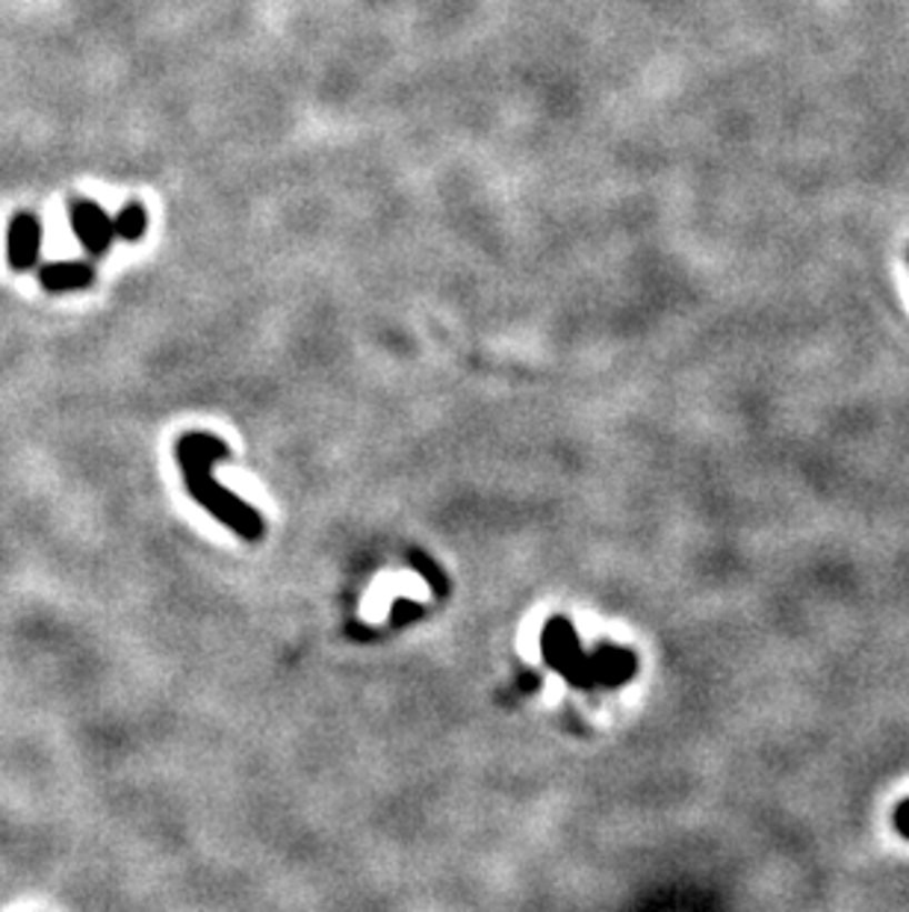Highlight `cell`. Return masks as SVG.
I'll list each match as a JSON object with an SVG mask.
<instances>
[{
  "label": "cell",
  "mask_w": 909,
  "mask_h": 912,
  "mask_svg": "<svg viewBox=\"0 0 909 912\" xmlns=\"http://www.w3.org/2000/svg\"><path fill=\"white\" fill-rule=\"evenodd\" d=\"M543 653L547 662L573 682L576 689H615L636 677L638 659L629 650L602 647L593 655H585L576 641L573 627L565 618L549 620L543 627Z\"/></svg>",
  "instance_id": "obj_2"
},
{
  "label": "cell",
  "mask_w": 909,
  "mask_h": 912,
  "mask_svg": "<svg viewBox=\"0 0 909 912\" xmlns=\"http://www.w3.org/2000/svg\"><path fill=\"white\" fill-rule=\"evenodd\" d=\"M69 219L71 231L78 233V240L83 242V249L89 254H103V251L110 249L112 237H116L112 219L94 201H74L69 210Z\"/></svg>",
  "instance_id": "obj_3"
},
{
  "label": "cell",
  "mask_w": 909,
  "mask_h": 912,
  "mask_svg": "<svg viewBox=\"0 0 909 912\" xmlns=\"http://www.w3.org/2000/svg\"><path fill=\"white\" fill-rule=\"evenodd\" d=\"M39 245H42V224L30 213H21L12 219L7 237L9 251V267L12 269H30L39 258Z\"/></svg>",
  "instance_id": "obj_4"
},
{
  "label": "cell",
  "mask_w": 909,
  "mask_h": 912,
  "mask_svg": "<svg viewBox=\"0 0 909 912\" xmlns=\"http://www.w3.org/2000/svg\"><path fill=\"white\" fill-rule=\"evenodd\" d=\"M42 287L51 293H69L92 284V269L87 263H51L42 269Z\"/></svg>",
  "instance_id": "obj_5"
},
{
  "label": "cell",
  "mask_w": 909,
  "mask_h": 912,
  "mask_svg": "<svg viewBox=\"0 0 909 912\" xmlns=\"http://www.w3.org/2000/svg\"><path fill=\"white\" fill-rule=\"evenodd\" d=\"M228 455H231V449L213 434H207V431H192V434H183L178 440V464H181L189 497L201 508H207L231 532H237L246 541H260L267 534L263 517L249 502H242L240 497L224 491L222 484L213 479V464L219 458Z\"/></svg>",
  "instance_id": "obj_1"
},
{
  "label": "cell",
  "mask_w": 909,
  "mask_h": 912,
  "mask_svg": "<svg viewBox=\"0 0 909 912\" xmlns=\"http://www.w3.org/2000/svg\"><path fill=\"white\" fill-rule=\"evenodd\" d=\"M112 231L119 233L121 240L128 242H137L142 233L148 231V213L146 207L137 204V201H130L128 207H121V213L112 219Z\"/></svg>",
  "instance_id": "obj_6"
},
{
  "label": "cell",
  "mask_w": 909,
  "mask_h": 912,
  "mask_svg": "<svg viewBox=\"0 0 909 912\" xmlns=\"http://www.w3.org/2000/svg\"><path fill=\"white\" fill-rule=\"evenodd\" d=\"M895 830L903 835V839H909V801H903L898 810H895Z\"/></svg>",
  "instance_id": "obj_7"
}]
</instances>
